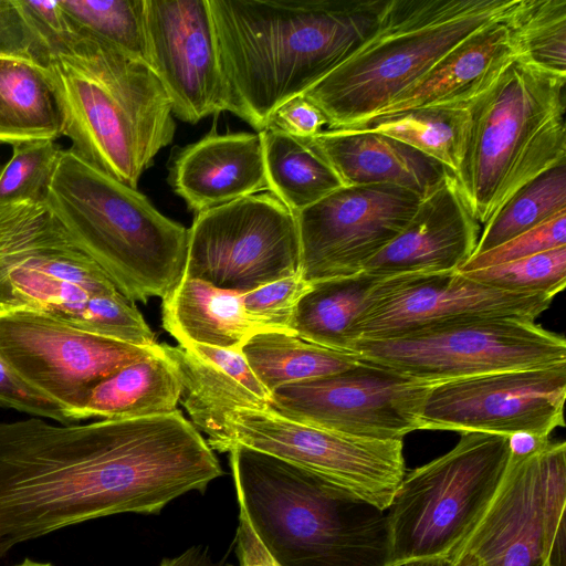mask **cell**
I'll use <instances>...</instances> for the list:
<instances>
[{
	"mask_svg": "<svg viewBox=\"0 0 566 566\" xmlns=\"http://www.w3.org/2000/svg\"><path fill=\"white\" fill-rule=\"evenodd\" d=\"M553 298L499 290L459 271L398 274L376 281L350 335L355 344L480 318L535 321Z\"/></svg>",
	"mask_w": 566,
	"mask_h": 566,
	"instance_id": "obj_15",
	"label": "cell"
},
{
	"mask_svg": "<svg viewBox=\"0 0 566 566\" xmlns=\"http://www.w3.org/2000/svg\"><path fill=\"white\" fill-rule=\"evenodd\" d=\"M129 301L164 298L185 274L188 229L129 188L62 151L46 200Z\"/></svg>",
	"mask_w": 566,
	"mask_h": 566,
	"instance_id": "obj_7",
	"label": "cell"
},
{
	"mask_svg": "<svg viewBox=\"0 0 566 566\" xmlns=\"http://www.w3.org/2000/svg\"><path fill=\"white\" fill-rule=\"evenodd\" d=\"M469 120L470 107H426L377 117L357 128L397 139L454 175L462 161Z\"/></svg>",
	"mask_w": 566,
	"mask_h": 566,
	"instance_id": "obj_31",
	"label": "cell"
},
{
	"mask_svg": "<svg viewBox=\"0 0 566 566\" xmlns=\"http://www.w3.org/2000/svg\"><path fill=\"white\" fill-rule=\"evenodd\" d=\"M0 56L28 60L42 67L48 61L44 42L24 18L17 0H0Z\"/></svg>",
	"mask_w": 566,
	"mask_h": 566,
	"instance_id": "obj_39",
	"label": "cell"
},
{
	"mask_svg": "<svg viewBox=\"0 0 566 566\" xmlns=\"http://www.w3.org/2000/svg\"><path fill=\"white\" fill-rule=\"evenodd\" d=\"M549 442V438H539L530 433H515L509 437L510 453L525 457L535 453Z\"/></svg>",
	"mask_w": 566,
	"mask_h": 566,
	"instance_id": "obj_45",
	"label": "cell"
},
{
	"mask_svg": "<svg viewBox=\"0 0 566 566\" xmlns=\"http://www.w3.org/2000/svg\"><path fill=\"white\" fill-rule=\"evenodd\" d=\"M227 112L256 132L375 28L386 0H208Z\"/></svg>",
	"mask_w": 566,
	"mask_h": 566,
	"instance_id": "obj_2",
	"label": "cell"
},
{
	"mask_svg": "<svg viewBox=\"0 0 566 566\" xmlns=\"http://www.w3.org/2000/svg\"><path fill=\"white\" fill-rule=\"evenodd\" d=\"M228 452L240 511L279 566H390L386 511L274 455Z\"/></svg>",
	"mask_w": 566,
	"mask_h": 566,
	"instance_id": "obj_4",
	"label": "cell"
},
{
	"mask_svg": "<svg viewBox=\"0 0 566 566\" xmlns=\"http://www.w3.org/2000/svg\"><path fill=\"white\" fill-rule=\"evenodd\" d=\"M452 172L421 197L402 231L373 256L363 272L382 279L406 273L459 271L481 233Z\"/></svg>",
	"mask_w": 566,
	"mask_h": 566,
	"instance_id": "obj_20",
	"label": "cell"
},
{
	"mask_svg": "<svg viewBox=\"0 0 566 566\" xmlns=\"http://www.w3.org/2000/svg\"><path fill=\"white\" fill-rule=\"evenodd\" d=\"M126 301L46 202L0 206V310L40 311L111 337Z\"/></svg>",
	"mask_w": 566,
	"mask_h": 566,
	"instance_id": "obj_8",
	"label": "cell"
},
{
	"mask_svg": "<svg viewBox=\"0 0 566 566\" xmlns=\"http://www.w3.org/2000/svg\"><path fill=\"white\" fill-rule=\"evenodd\" d=\"M163 348L179 369L181 402L192 424L208 436L209 446L221 438L224 417L235 407H269L223 370L199 360L179 345L163 344Z\"/></svg>",
	"mask_w": 566,
	"mask_h": 566,
	"instance_id": "obj_30",
	"label": "cell"
},
{
	"mask_svg": "<svg viewBox=\"0 0 566 566\" xmlns=\"http://www.w3.org/2000/svg\"><path fill=\"white\" fill-rule=\"evenodd\" d=\"M516 0H386L373 31L302 96L328 129L364 126L441 57Z\"/></svg>",
	"mask_w": 566,
	"mask_h": 566,
	"instance_id": "obj_5",
	"label": "cell"
},
{
	"mask_svg": "<svg viewBox=\"0 0 566 566\" xmlns=\"http://www.w3.org/2000/svg\"><path fill=\"white\" fill-rule=\"evenodd\" d=\"M566 472V444L549 441L533 454L510 460L491 503L446 558L478 566H545L549 492Z\"/></svg>",
	"mask_w": 566,
	"mask_h": 566,
	"instance_id": "obj_18",
	"label": "cell"
},
{
	"mask_svg": "<svg viewBox=\"0 0 566 566\" xmlns=\"http://www.w3.org/2000/svg\"><path fill=\"white\" fill-rule=\"evenodd\" d=\"M268 191L296 213L343 182L333 167L303 140L272 128L259 132Z\"/></svg>",
	"mask_w": 566,
	"mask_h": 566,
	"instance_id": "obj_27",
	"label": "cell"
},
{
	"mask_svg": "<svg viewBox=\"0 0 566 566\" xmlns=\"http://www.w3.org/2000/svg\"><path fill=\"white\" fill-rule=\"evenodd\" d=\"M352 352L360 361L429 382L566 365L564 336L515 317L480 318L384 339H359Z\"/></svg>",
	"mask_w": 566,
	"mask_h": 566,
	"instance_id": "obj_10",
	"label": "cell"
},
{
	"mask_svg": "<svg viewBox=\"0 0 566 566\" xmlns=\"http://www.w3.org/2000/svg\"><path fill=\"white\" fill-rule=\"evenodd\" d=\"M566 76L522 59L471 106L458 186L483 227L523 186L566 161Z\"/></svg>",
	"mask_w": 566,
	"mask_h": 566,
	"instance_id": "obj_6",
	"label": "cell"
},
{
	"mask_svg": "<svg viewBox=\"0 0 566 566\" xmlns=\"http://www.w3.org/2000/svg\"><path fill=\"white\" fill-rule=\"evenodd\" d=\"M301 140L333 167L344 186L392 185L423 197L451 172L417 149L366 128L323 129Z\"/></svg>",
	"mask_w": 566,
	"mask_h": 566,
	"instance_id": "obj_23",
	"label": "cell"
},
{
	"mask_svg": "<svg viewBox=\"0 0 566 566\" xmlns=\"http://www.w3.org/2000/svg\"><path fill=\"white\" fill-rule=\"evenodd\" d=\"M432 384L359 360L342 373L275 389L270 408L346 436L402 440L420 430V413Z\"/></svg>",
	"mask_w": 566,
	"mask_h": 566,
	"instance_id": "obj_14",
	"label": "cell"
},
{
	"mask_svg": "<svg viewBox=\"0 0 566 566\" xmlns=\"http://www.w3.org/2000/svg\"><path fill=\"white\" fill-rule=\"evenodd\" d=\"M159 348L103 336L40 311L0 310V358L56 402L70 422L96 384Z\"/></svg>",
	"mask_w": 566,
	"mask_h": 566,
	"instance_id": "obj_13",
	"label": "cell"
},
{
	"mask_svg": "<svg viewBox=\"0 0 566 566\" xmlns=\"http://www.w3.org/2000/svg\"><path fill=\"white\" fill-rule=\"evenodd\" d=\"M378 279L365 272L311 284L297 303L292 331L318 346L352 353V326Z\"/></svg>",
	"mask_w": 566,
	"mask_h": 566,
	"instance_id": "obj_28",
	"label": "cell"
},
{
	"mask_svg": "<svg viewBox=\"0 0 566 566\" xmlns=\"http://www.w3.org/2000/svg\"><path fill=\"white\" fill-rule=\"evenodd\" d=\"M160 566H220L201 547L188 548L177 557L163 560Z\"/></svg>",
	"mask_w": 566,
	"mask_h": 566,
	"instance_id": "obj_46",
	"label": "cell"
},
{
	"mask_svg": "<svg viewBox=\"0 0 566 566\" xmlns=\"http://www.w3.org/2000/svg\"><path fill=\"white\" fill-rule=\"evenodd\" d=\"M420 199L392 185L342 186L294 213L302 279L312 284L361 273L407 226Z\"/></svg>",
	"mask_w": 566,
	"mask_h": 566,
	"instance_id": "obj_17",
	"label": "cell"
},
{
	"mask_svg": "<svg viewBox=\"0 0 566 566\" xmlns=\"http://www.w3.org/2000/svg\"><path fill=\"white\" fill-rule=\"evenodd\" d=\"M0 406L69 424L64 410L24 381L0 358Z\"/></svg>",
	"mask_w": 566,
	"mask_h": 566,
	"instance_id": "obj_40",
	"label": "cell"
},
{
	"mask_svg": "<svg viewBox=\"0 0 566 566\" xmlns=\"http://www.w3.org/2000/svg\"><path fill=\"white\" fill-rule=\"evenodd\" d=\"M503 22L516 57L566 76V0H516Z\"/></svg>",
	"mask_w": 566,
	"mask_h": 566,
	"instance_id": "obj_33",
	"label": "cell"
},
{
	"mask_svg": "<svg viewBox=\"0 0 566 566\" xmlns=\"http://www.w3.org/2000/svg\"><path fill=\"white\" fill-rule=\"evenodd\" d=\"M12 149L0 169V206L45 203L63 149L53 139L22 142Z\"/></svg>",
	"mask_w": 566,
	"mask_h": 566,
	"instance_id": "obj_35",
	"label": "cell"
},
{
	"mask_svg": "<svg viewBox=\"0 0 566 566\" xmlns=\"http://www.w3.org/2000/svg\"><path fill=\"white\" fill-rule=\"evenodd\" d=\"M180 347L199 360L220 368L270 407L271 394L255 377L241 352L203 344H188Z\"/></svg>",
	"mask_w": 566,
	"mask_h": 566,
	"instance_id": "obj_41",
	"label": "cell"
},
{
	"mask_svg": "<svg viewBox=\"0 0 566 566\" xmlns=\"http://www.w3.org/2000/svg\"><path fill=\"white\" fill-rule=\"evenodd\" d=\"M182 382L179 369L163 348L128 363L96 384L77 420L130 419L175 411Z\"/></svg>",
	"mask_w": 566,
	"mask_h": 566,
	"instance_id": "obj_25",
	"label": "cell"
},
{
	"mask_svg": "<svg viewBox=\"0 0 566 566\" xmlns=\"http://www.w3.org/2000/svg\"><path fill=\"white\" fill-rule=\"evenodd\" d=\"M237 555L240 566H279L254 533L242 511L237 531Z\"/></svg>",
	"mask_w": 566,
	"mask_h": 566,
	"instance_id": "obj_44",
	"label": "cell"
},
{
	"mask_svg": "<svg viewBox=\"0 0 566 566\" xmlns=\"http://www.w3.org/2000/svg\"><path fill=\"white\" fill-rule=\"evenodd\" d=\"M566 472L554 481L545 521V566H566Z\"/></svg>",
	"mask_w": 566,
	"mask_h": 566,
	"instance_id": "obj_43",
	"label": "cell"
},
{
	"mask_svg": "<svg viewBox=\"0 0 566 566\" xmlns=\"http://www.w3.org/2000/svg\"><path fill=\"white\" fill-rule=\"evenodd\" d=\"M169 180L195 214L268 190L259 132L209 134L187 145Z\"/></svg>",
	"mask_w": 566,
	"mask_h": 566,
	"instance_id": "obj_21",
	"label": "cell"
},
{
	"mask_svg": "<svg viewBox=\"0 0 566 566\" xmlns=\"http://www.w3.org/2000/svg\"><path fill=\"white\" fill-rule=\"evenodd\" d=\"M64 13V12H63ZM67 20L48 38L44 66L63 117L71 155L137 189L175 136L171 103L149 65Z\"/></svg>",
	"mask_w": 566,
	"mask_h": 566,
	"instance_id": "obj_3",
	"label": "cell"
},
{
	"mask_svg": "<svg viewBox=\"0 0 566 566\" xmlns=\"http://www.w3.org/2000/svg\"><path fill=\"white\" fill-rule=\"evenodd\" d=\"M566 365L490 373L434 382L420 430L548 439L565 426Z\"/></svg>",
	"mask_w": 566,
	"mask_h": 566,
	"instance_id": "obj_16",
	"label": "cell"
},
{
	"mask_svg": "<svg viewBox=\"0 0 566 566\" xmlns=\"http://www.w3.org/2000/svg\"><path fill=\"white\" fill-rule=\"evenodd\" d=\"M222 474L207 440L178 409L85 424L0 421V557L90 520L158 513Z\"/></svg>",
	"mask_w": 566,
	"mask_h": 566,
	"instance_id": "obj_1",
	"label": "cell"
},
{
	"mask_svg": "<svg viewBox=\"0 0 566 566\" xmlns=\"http://www.w3.org/2000/svg\"><path fill=\"white\" fill-rule=\"evenodd\" d=\"M509 460L507 437L467 432L443 455L406 471L386 510L390 566L448 557L491 503Z\"/></svg>",
	"mask_w": 566,
	"mask_h": 566,
	"instance_id": "obj_9",
	"label": "cell"
},
{
	"mask_svg": "<svg viewBox=\"0 0 566 566\" xmlns=\"http://www.w3.org/2000/svg\"><path fill=\"white\" fill-rule=\"evenodd\" d=\"M325 125L327 120L323 113L298 95L280 105L270 116L265 128L305 139L317 135Z\"/></svg>",
	"mask_w": 566,
	"mask_h": 566,
	"instance_id": "obj_42",
	"label": "cell"
},
{
	"mask_svg": "<svg viewBox=\"0 0 566 566\" xmlns=\"http://www.w3.org/2000/svg\"><path fill=\"white\" fill-rule=\"evenodd\" d=\"M562 213H566V161L517 190L482 227L473 254L489 251Z\"/></svg>",
	"mask_w": 566,
	"mask_h": 566,
	"instance_id": "obj_32",
	"label": "cell"
},
{
	"mask_svg": "<svg viewBox=\"0 0 566 566\" xmlns=\"http://www.w3.org/2000/svg\"><path fill=\"white\" fill-rule=\"evenodd\" d=\"M311 284L300 272L243 293L242 305L248 317L264 332L293 334L292 323L301 297Z\"/></svg>",
	"mask_w": 566,
	"mask_h": 566,
	"instance_id": "obj_37",
	"label": "cell"
},
{
	"mask_svg": "<svg viewBox=\"0 0 566 566\" xmlns=\"http://www.w3.org/2000/svg\"><path fill=\"white\" fill-rule=\"evenodd\" d=\"M242 294L182 277L163 298L161 325L179 343L241 352L250 337L264 331L245 314Z\"/></svg>",
	"mask_w": 566,
	"mask_h": 566,
	"instance_id": "obj_24",
	"label": "cell"
},
{
	"mask_svg": "<svg viewBox=\"0 0 566 566\" xmlns=\"http://www.w3.org/2000/svg\"><path fill=\"white\" fill-rule=\"evenodd\" d=\"M300 272L295 216L271 192H259L195 216L185 277L247 293Z\"/></svg>",
	"mask_w": 566,
	"mask_h": 566,
	"instance_id": "obj_12",
	"label": "cell"
},
{
	"mask_svg": "<svg viewBox=\"0 0 566 566\" xmlns=\"http://www.w3.org/2000/svg\"><path fill=\"white\" fill-rule=\"evenodd\" d=\"M63 136V117L44 67L0 56V144L11 146Z\"/></svg>",
	"mask_w": 566,
	"mask_h": 566,
	"instance_id": "obj_26",
	"label": "cell"
},
{
	"mask_svg": "<svg viewBox=\"0 0 566 566\" xmlns=\"http://www.w3.org/2000/svg\"><path fill=\"white\" fill-rule=\"evenodd\" d=\"M241 353L270 394L286 385L342 373L359 361L355 354L325 348L281 332L253 335Z\"/></svg>",
	"mask_w": 566,
	"mask_h": 566,
	"instance_id": "obj_29",
	"label": "cell"
},
{
	"mask_svg": "<svg viewBox=\"0 0 566 566\" xmlns=\"http://www.w3.org/2000/svg\"><path fill=\"white\" fill-rule=\"evenodd\" d=\"M514 57L503 20L490 23L455 45L369 120L416 108L470 107Z\"/></svg>",
	"mask_w": 566,
	"mask_h": 566,
	"instance_id": "obj_22",
	"label": "cell"
},
{
	"mask_svg": "<svg viewBox=\"0 0 566 566\" xmlns=\"http://www.w3.org/2000/svg\"><path fill=\"white\" fill-rule=\"evenodd\" d=\"M71 23L147 63L145 0H59Z\"/></svg>",
	"mask_w": 566,
	"mask_h": 566,
	"instance_id": "obj_34",
	"label": "cell"
},
{
	"mask_svg": "<svg viewBox=\"0 0 566 566\" xmlns=\"http://www.w3.org/2000/svg\"><path fill=\"white\" fill-rule=\"evenodd\" d=\"M460 273L499 290L545 293L555 297L566 285V245L520 260Z\"/></svg>",
	"mask_w": 566,
	"mask_h": 566,
	"instance_id": "obj_36",
	"label": "cell"
},
{
	"mask_svg": "<svg viewBox=\"0 0 566 566\" xmlns=\"http://www.w3.org/2000/svg\"><path fill=\"white\" fill-rule=\"evenodd\" d=\"M566 245V213L483 253L473 254L460 272L480 270Z\"/></svg>",
	"mask_w": 566,
	"mask_h": 566,
	"instance_id": "obj_38",
	"label": "cell"
},
{
	"mask_svg": "<svg viewBox=\"0 0 566 566\" xmlns=\"http://www.w3.org/2000/svg\"><path fill=\"white\" fill-rule=\"evenodd\" d=\"M147 64L161 83L174 116L188 123L227 112L208 0H145Z\"/></svg>",
	"mask_w": 566,
	"mask_h": 566,
	"instance_id": "obj_19",
	"label": "cell"
},
{
	"mask_svg": "<svg viewBox=\"0 0 566 566\" xmlns=\"http://www.w3.org/2000/svg\"><path fill=\"white\" fill-rule=\"evenodd\" d=\"M403 566H478L473 564H453L446 557L419 559L405 564Z\"/></svg>",
	"mask_w": 566,
	"mask_h": 566,
	"instance_id": "obj_47",
	"label": "cell"
},
{
	"mask_svg": "<svg viewBox=\"0 0 566 566\" xmlns=\"http://www.w3.org/2000/svg\"><path fill=\"white\" fill-rule=\"evenodd\" d=\"M243 446L308 469L345 493L386 511L405 473L402 440L346 436L289 419L272 408L235 407L209 447Z\"/></svg>",
	"mask_w": 566,
	"mask_h": 566,
	"instance_id": "obj_11",
	"label": "cell"
},
{
	"mask_svg": "<svg viewBox=\"0 0 566 566\" xmlns=\"http://www.w3.org/2000/svg\"><path fill=\"white\" fill-rule=\"evenodd\" d=\"M14 566H53L50 563L35 562L29 558H25L22 563Z\"/></svg>",
	"mask_w": 566,
	"mask_h": 566,
	"instance_id": "obj_48",
	"label": "cell"
}]
</instances>
